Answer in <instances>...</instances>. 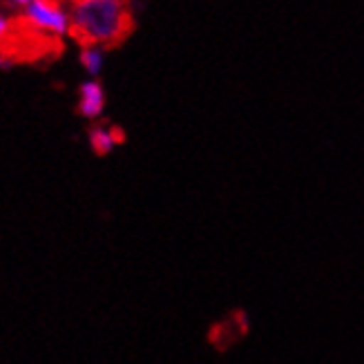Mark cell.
Segmentation results:
<instances>
[{
    "instance_id": "6da1fadb",
    "label": "cell",
    "mask_w": 364,
    "mask_h": 364,
    "mask_svg": "<svg viewBox=\"0 0 364 364\" xmlns=\"http://www.w3.org/2000/svg\"><path fill=\"white\" fill-rule=\"evenodd\" d=\"M72 34L83 45H119L134 27L130 0H72Z\"/></svg>"
},
{
    "instance_id": "7a4b0ae2",
    "label": "cell",
    "mask_w": 364,
    "mask_h": 364,
    "mask_svg": "<svg viewBox=\"0 0 364 364\" xmlns=\"http://www.w3.org/2000/svg\"><path fill=\"white\" fill-rule=\"evenodd\" d=\"M23 21L36 31L63 38L72 34V18L70 7H65L60 0H34L27 9H23Z\"/></svg>"
},
{
    "instance_id": "3957f363",
    "label": "cell",
    "mask_w": 364,
    "mask_h": 364,
    "mask_svg": "<svg viewBox=\"0 0 364 364\" xmlns=\"http://www.w3.org/2000/svg\"><path fill=\"white\" fill-rule=\"evenodd\" d=\"M105 87L99 83V78H87L78 85V114L87 121H97L105 112Z\"/></svg>"
},
{
    "instance_id": "277c9868",
    "label": "cell",
    "mask_w": 364,
    "mask_h": 364,
    "mask_svg": "<svg viewBox=\"0 0 364 364\" xmlns=\"http://www.w3.org/2000/svg\"><path fill=\"white\" fill-rule=\"evenodd\" d=\"M123 132L114 125H92L90 132H87V141H90V148L94 154L99 156H107L117 146L123 144Z\"/></svg>"
},
{
    "instance_id": "5b68a950",
    "label": "cell",
    "mask_w": 364,
    "mask_h": 364,
    "mask_svg": "<svg viewBox=\"0 0 364 364\" xmlns=\"http://www.w3.org/2000/svg\"><path fill=\"white\" fill-rule=\"evenodd\" d=\"M78 63L87 72L90 78H99L105 68V47L101 45H83L81 54H78Z\"/></svg>"
},
{
    "instance_id": "8992f818",
    "label": "cell",
    "mask_w": 364,
    "mask_h": 364,
    "mask_svg": "<svg viewBox=\"0 0 364 364\" xmlns=\"http://www.w3.org/2000/svg\"><path fill=\"white\" fill-rule=\"evenodd\" d=\"M11 18H9V16L3 11V9H0V43H3L7 36H9V31H11Z\"/></svg>"
},
{
    "instance_id": "52a82bcc",
    "label": "cell",
    "mask_w": 364,
    "mask_h": 364,
    "mask_svg": "<svg viewBox=\"0 0 364 364\" xmlns=\"http://www.w3.org/2000/svg\"><path fill=\"white\" fill-rule=\"evenodd\" d=\"M16 65V58L11 54H7L3 47H0V72H9Z\"/></svg>"
},
{
    "instance_id": "ba28073f",
    "label": "cell",
    "mask_w": 364,
    "mask_h": 364,
    "mask_svg": "<svg viewBox=\"0 0 364 364\" xmlns=\"http://www.w3.org/2000/svg\"><path fill=\"white\" fill-rule=\"evenodd\" d=\"M5 3L9 5V7H14V9H27L31 3H34V0H5Z\"/></svg>"
}]
</instances>
